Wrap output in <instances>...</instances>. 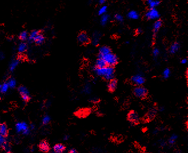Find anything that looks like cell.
<instances>
[{"instance_id": "603a6c76", "label": "cell", "mask_w": 188, "mask_h": 153, "mask_svg": "<svg viewBox=\"0 0 188 153\" xmlns=\"http://www.w3.org/2000/svg\"><path fill=\"white\" fill-rule=\"evenodd\" d=\"M109 20V16L108 14H104L101 16V24L102 25H105L106 24H107Z\"/></svg>"}, {"instance_id": "d6a6232c", "label": "cell", "mask_w": 188, "mask_h": 153, "mask_svg": "<svg viewBox=\"0 0 188 153\" xmlns=\"http://www.w3.org/2000/svg\"><path fill=\"white\" fill-rule=\"evenodd\" d=\"M160 54V52H159V50H158L157 48H155V49L153 50V56L154 57H157L158 55H159Z\"/></svg>"}, {"instance_id": "277c9868", "label": "cell", "mask_w": 188, "mask_h": 153, "mask_svg": "<svg viewBox=\"0 0 188 153\" xmlns=\"http://www.w3.org/2000/svg\"><path fill=\"white\" fill-rule=\"evenodd\" d=\"M38 147L40 151L44 153H48L51 150L49 142L46 139H42L40 142L39 144L38 145Z\"/></svg>"}, {"instance_id": "ffe728a7", "label": "cell", "mask_w": 188, "mask_h": 153, "mask_svg": "<svg viewBox=\"0 0 188 153\" xmlns=\"http://www.w3.org/2000/svg\"><path fill=\"white\" fill-rule=\"evenodd\" d=\"M179 48H180V45H179V43L177 42H174L170 48V52L172 54L176 53V52H178Z\"/></svg>"}, {"instance_id": "3957f363", "label": "cell", "mask_w": 188, "mask_h": 153, "mask_svg": "<svg viewBox=\"0 0 188 153\" xmlns=\"http://www.w3.org/2000/svg\"><path fill=\"white\" fill-rule=\"evenodd\" d=\"M133 93H134L135 97L141 98V99H144V98H145L147 97L148 91L147 90V89L144 88V87L137 86L134 88V90H133Z\"/></svg>"}, {"instance_id": "8fae6325", "label": "cell", "mask_w": 188, "mask_h": 153, "mask_svg": "<svg viewBox=\"0 0 188 153\" xmlns=\"http://www.w3.org/2000/svg\"><path fill=\"white\" fill-rule=\"evenodd\" d=\"M66 150V146L62 143H57L54 146L53 150L55 153H63Z\"/></svg>"}, {"instance_id": "f1b7e54d", "label": "cell", "mask_w": 188, "mask_h": 153, "mask_svg": "<svg viewBox=\"0 0 188 153\" xmlns=\"http://www.w3.org/2000/svg\"><path fill=\"white\" fill-rule=\"evenodd\" d=\"M8 88H9V85H8V83H4L3 85L1 86V92L5 93L8 89Z\"/></svg>"}, {"instance_id": "1f68e13d", "label": "cell", "mask_w": 188, "mask_h": 153, "mask_svg": "<svg viewBox=\"0 0 188 153\" xmlns=\"http://www.w3.org/2000/svg\"><path fill=\"white\" fill-rule=\"evenodd\" d=\"M156 111L155 110L153 109L149 112L148 115H149V117H150V118H153L154 117H155V116L156 115Z\"/></svg>"}, {"instance_id": "7c38bea8", "label": "cell", "mask_w": 188, "mask_h": 153, "mask_svg": "<svg viewBox=\"0 0 188 153\" xmlns=\"http://www.w3.org/2000/svg\"><path fill=\"white\" fill-rule=\"evenodd\" d=\"M117 86V81L116 79H112V80H110L109 83L108 84V90L110 92H113V91H114L115 89H116Z\"/></svg>"}, {"instance_id": "ac0fdd59", "label": "cell", "mask_w": 188, "mask_h": 153, "mask_svg": "<svg viewBox=\"0 0 188 153\" xmlns=\"http://www.w3.org/2000/svg\"><path fill=\"white\" fill-rule=\"evenodd\" d=\"M99 38H100V34L97 32H95V33L93 34L92 36V43L94 45H98L99 43Z\"/></svg>"}, {"instance_id": "d590c367", "label": "cell", "mask_w": 188, "mask_h": 153, "mask_svg": "<svg viewBox=\"0 0 188 153\" xmlns=\"http://www.w3.org/2000/svg\"><path fill=\"white\" fill-rule=\"evenodd\" d=\"M181 63H182V64H185L187 63V59L186 58H183L182 59V60H181Z\"/></svg>"}, {"instance_id": "484cf974", "label": "cell", "mask_w": 188, "mask_h": 153, "mask_svg": "<svg viewBox=\"0 0 188 153\" xmlns=\"http://www.w3.org/2000/svg\"><path fill=\"white\" fill-rule=\"evenodd\" d=\"M28 34L26 31H23L20 34L19 38L22 41H26L28 38Z\"/></svg>"}, {"instance_id": "8992f818", "label": "cell", "mask_w": 188, "mask_h": 153, "mask_svg": "<svg viewBox=\"0 0 188 153\" xmlns=\"http://www.w3.org/2000/svg\"><path fill=\"white\" fill-rule=\"evenodd\" d=\"M128 120L130 122L134 125H137L139 123V116L136 112L134 111H130L128 114Z\"/></svg>"}, {"instance_id": "5b68a950", "label": "cell", "mask_w": 188, "mask_h": 153, "mask_svg": "<svg viewBox=\"0 0 188 153\" xmlns=\"http://www.w3.org/2000/svg\"><path fill=\"white\" fill-rule=\"evenodd\" d=\"M19 92L20 95L23 99L24 101L26 103L29 102L31 100V97L29 95V91L25 86H21L19 88Z\"/></svg>"}, {"instance_id": "52a82bcc", "label": "cell", "mask_w": 188, "mask_h": 153, "mask_svg": "<svg viewBox=\"0 0 188 153\" xmlns=\"http://www.w3.org/2000/svg\"><path fill=\"white\" fill-rule=\"evenodd\" d=\"M160 14L155 8L150 9L146 13V17L149 20H156L159 18Z\"/></svg>"}, {"instance_id": "ab89813d", "label": "cell", "mask_w": 188, "mask_h": 153, "mask_svg": "<svg viewBox=\"0 0 188 153\" xmlns=\"http://www.w3.org/2000/svg\"><path fill=\"white\" fill-rule=\"evenodd\" d=\"M1 100V97H0V100Z\"/></svg>"}, {"instance_id": "2e32d148", "label": "cell", "mask_w": 188, "mask_h": 153, "mask_svg": "<svg viewBox=\"0 0 188 153\" xmlns=\"http://www.w3.org/2000/svg\"><path fill=\"white\" fill-rule=\"evenodd\" d=\"M107 66L106 64L105 61L104 60L103 58H101V57H98V58L97 59L96 62V67L97 68H101L105 66Z\"/></svg>"}, {"instance_id": "7a4b0ae2", "label": "cell", "mask_w": 188, "mask_h": 153, "mask_svg": "<svg viewBox=\"0 0 188 153\" xmlns=\"http://www.w3.org/2000/svg\"><path fill=\"white\" fill-rule=\"evenodd\" d=\"M101 58H103L107 66H113L115 65V64H117L118 62V58L117 56L111 52L105 55V56L101 57Z\"/></svg>"}, {"instance_id": "f546056e", "label": "cell", "mask_w": 188, "mask_h": 153, "mask_svg": "<svg viewBox=\"0 0 188 153\" xmlns=\"http://www.w3.org/2000/svg\"><path fill=\"white\" fill-rule=\"evenodd\" d=\"M170 74V71L169 69H166L164 71V72H163V75H164V77L165 78H168L169 77Z\"/></svg>"}, {"instance_id": "e575fe53", "label": "cell", "mask_w": 188, "mask_h": 153, "mask_svg": "<svg viewBox=\"0 0 188 153\" xmlns=\"http://www.w3.org/2000/svg\"><path fill=\"white\" fill-rule=\"evenodd\" d=\"M5 58V54L3 52H0V59H3Z\"/></svg>"}, {"instance_id": "6da1fadb", "label": "cell", "mask_w": 188, "mask_h": 153, "mask_svg": "<svg viewBox=\"0 0 188 153\" xmlns=\"http://www.w3.org/2000/svg\"><path fill=\"white\" fill-rule=\"evenodd\" d=\"M94 70L97 75L102 77L108 81H110L113 79V77H114V69L112 66H106L101 68H97L95 67Z\"/></svg>"}, {"instance_id": "e0dca14e", "label": "cell", "mask_w": 188, "mask_h": 153, "mask_svg": "<svg viewBox=\"0 0 188 153\" xmlns=\"http://www.w3.org/2000/svg\"><path fill=\"white\" fill-rule=\"evenodd\" d=\"M146 2L151 9L155 8L159 5L160 3V0H146Z\"/></svg>"}, {"instance_id": "4316f807", "label": "cell", "mask_w": 188, "mask_h": 153, "mask_svg": "<svg viewBox=\"0 0 188 153\" xmlns=\"http://www.w3.org/2000/svg\"><path fill=\"white\" fill-rule=\"evenodd\" d=\"M106 10H107V7H106V6H102L101 8L99 9L98 14L101 15L105 14V13L106 12Z\"/></svg>"}, {"instance_id": "cb8c5ba5", "label": "cell", "mask_w": 188, "mask_h": 153, "mask_svg": "<svg viewBox=\"0 0 188 153\" xmlns=\"http://www.w3.org/2000/svg\"><path fill=\"white\" fill-rule=\"evenodd\" d=\"M162 25V22L160 20H157V21H156L153 25V29L154 31L155 32H157L159 29L161 28Z\"/></svg>"}, {"instance_id": "5bb4252c", "label": "cell", "mask_w": 188, "mask_h": 153, "mask_svg": "<svg viewBox=\"0 0 188 153\" xmlns=\"http://www.w3.org/2000/svg\"><path fill=\"white\" fill-rule=\"evenodd\" d=\"M110 49L109 47H108V46H102L100 48H99V57H101L107 54L108 53H110Z\"/></svg>"}, {"instance_id": "d6986e66", "label": "cell", "mask_w": 188, "mask_h": 153, "mask_svg": "<svg viewBox=\"0 0 188 153\" xmlns=\"http://www.w3.org/2000/svg\"><path fill=\"white\" fill-rule=\"evenodd\" d=\"M128 17L132 20H137L139 18V14L136 11L132 10L128 13Z\"/></svg>"}, {"instance_id": "9a60e30c", "label": "cell", "mask_w": 188, "mask_h": 153, "mask_svg": "<svg viewBox=\"0 0 188 153\" xmlns=\"http://www.w3.org/2000/svg\"><path fill=\"white\" fill-rule=\"evenodd\" d=\"M45 41V37L44 36L41 34H38V35L34 39L33 41L36 43H37L38 45L42 44V43L44 42Z\"/></svg>"}, {"instance_id": "7402d4cb", "label": "cell", "mask_w": 188, "mask_h": 153, "mask_svg": "<svg viewBox=\"0 0 188 153\" xmlns=\"http://www.w3.org/2000/svg\"><path fill=\"white\" fill-rule=\"evenodd\" d=\"M20 63V59H15L13 60L10 64V66H9V69L10 70L13 71L14 70L15 67H17Z\"/></svg>"}, {"instance_id": "60d3db41", "label": "cell", "mask_w": 188, "mask_h": 153, "mask_svg": "<svg viewBox=\"0 0 188 153\" xmlns=\"http://www.w3.org/2000/svg\"><path fill=\"white\" fill-rule=\"evenodd\" d=\"M1 85H0V89H1Z\"/></svg>"}, {"instance_id": "74e56055", "label": "cell", "mask_w": 188, "mask_h": 153, "mask_svg": "<svg viewBox=\"0 0 188 153\" xmlns=\"http://www.w3.org/2000/svg\"><path fill=\"white\" fill-rule=\"evenodd\" d=\"M137 32H138V33H141V32H142V30H141V29H138V30H137Z\"/></svg>"}, {"instance_id": "4dcf8cb0", "label": "cell", "mask_w": 188, "mask_h": 153, "mask_svg": "<svg viewBox=\"0 0 188 153\" xmlns=\"http://www.w3.org/2000/svg\"><path fill=\"white\" fill-rule=\"evenodd\" d=\"M114 18L115 20H116L118 21L119 22H122L123 21V17L121 15L119 14H117L114 15Z\"/></svg>"}, {"instance_id": "ba28073f", "label": "cell", "mask_w": 188, "mask_h": 153, "mask_svg": "<svg viewBox=\"0 0 188 153\" xmlns=\"http://www.w3.org/2000/svg\"><path fill=\"white\" fill-rule=\"evenodd\" d=\"M9 134V130L6 122L0 123V135L4 138H7Z\"/></svg>"}, {"instance_id": "30bf717a", "label": "cell", "mask_w": 188, "mask_h": 153, "mask_svg": "<svg viewBox=\"0 0 188 153\" xmlns=\"http://www.w3.org/2000/svg\"><path fill=\"white\" fill-rule=\"evenodd\" d=\"M132 81L133 83H135V84L140 86L142 85V84L145 82V78L141 75L137 74L134 75V76L132 77Z\"/></svg>"}, {"instance_id": "836d02e7", "label": "cell", "mask_w": 188, "mask_h": 153, "mask_svg": "<svg viewBox=\"0 0 188 153\" xmlns=\"http://www.w3.org/2000/svg\"><path fill=\"white\" fill-rule=\"evenodd\" d=\"M68 153H78V152L77 151L76 149H74V148H72V149H71L69 151Z\"/></svg>"}, {"instance_id": "d4e9b609", "label": "cell", "mask_w": 188, "mask_h": 153, "mask_svg": "<svg viewBox=\"0 0 188 153\" xmlns=\"http://www.w3.org/2000/svg\"><path fill=\"white\" fill-rule=\"evenodd\" d=\"M39 34V32L37 30H33L28 36V40L29 41H33L34 39Z\"/></svg>"}, {"instance_id": "8d00e7d4", "label": "cell", "mask_w": 188, "mask_h": 153, "mask_svg": "<svg viewBox=\"0 0 188 153\" xmlns=\"http://www.w3.org/2000/svg\"><path fill=\"white\" fill-rule=\"evenodd\" d=\"M98 1H99V3L101 4H104V2H105L106 1V0H98Z\"/></svg>"}, {"instance_id": "f35d334b", "label": "cell", "mask_w": 188, "mask_h": 153, "mask_svg": "<svg viewBox=\"0 0 188 153\" xmlns=\"http://www.w3.org/2000/svg\"><path fill=\"white\" fill-rule=\"evenodd\" d=\"M6 153H13V152L12 151H7Z\"/></svg>"}, {"instance_id": "44dd1931", "label": "cell", "mask_w": 188, "mask_h": 153, "mask_svg": "<svg viewBox=\"0 0 188 153\" xmlns=\"http://www.w3.org/2000/svg\"><path fill=\"white\" fill-rule=\"evenodd\" d=\"M27 47H28V46L25 42H21L20 43L19 47H18V51L20 53H22L26 51Z\"/></svg>"}, {"instance_id": "9c48e42d", "label": "cell", "mask_w": 188, "mask_h": 153, "mask_svg": "<svg viewBox=\"0 0 188 153\" xmlns=\"http://www.w3.org/2000/svg\"><path fill=\"white\" fill-rule=\"evenodd\" d=\"M78 41L81 44H87L89 42L90 38L88 34L85 32H82L78 36Z\"/></svg>"}, {"instance_id": "4fadbf2b", "label": "cell", "mask_w": 188, "mask_h": 153, "mask_svg": "<svg viewBox=\"0 0 188 153\" xmlns=\"http://www.w3.org/2000/svg\"><path fill=\"white\" fill-rule=\"evenodd\" d=\"M89 114V109H83L81 110H78L77 111H76L74 114L76 116H78V117H85L88 114Z\"/></svg>"}, {"instance_id": "83f0119b", "label": "cell", "mask_w": 188, "mask_h": 153, "mask_svg": "<svg viewBox=\"0 0 188 153\" xmlns=\"http://www.w3.org/2000/svg\"><path fill=\"white\" fill-rule=\"evenodd\" d=\"M8 84L9 86L10 87V88H14V87H15V86L16 82H15V81L14 79L11 78V79L9 80Z\"/></svg>"}]
</instances>
